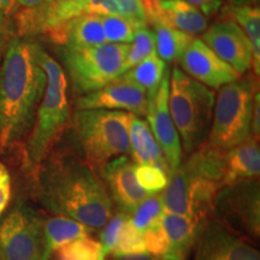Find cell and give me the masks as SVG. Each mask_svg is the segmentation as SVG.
Segmentation results:
<instances>
[{"label":"cell","instance_id":"cell-13","mask_svg":"<svg viewBox=\"0 0 260 260\" xmlns=\"http://www.w3.org/2000/svg\"><path fill=\"white\" fill-rule=\"evenodd\" d=\"M169 86L170 73L168 70L155 93L148 96L146 122L165 155L171 174L183 161V151L180 135L169 111Z\"/></svg>","mask_w":260,"mask_h":260},{"label":"cell","instance_id":"cell-21","mask_svg":"<svg viewBox=\"0 0 260 260\" xmlns=\"http://www.w3.org/2000/svg\"><path fill=\"white\" fill-rule=\"evenodd\" d=\"M161 224L170 241L164 260H189L201 223L181 214L164 212Z\"/></svg>","mask_w":260,"mask_h":260},{"label":"cell","instance_id":"cell-8","mask_svg":"<svg viewBox=\"0 0 260 260\" xmlns=\"http://www.w3.org/2000/svg\"><path fill=\"white\" fill-rule=\"evenodd\" d=\"M61 59L75 90L81 95L98 90L122 75L129 44L61 46Z\"/></svg>","mask_w":260,"mask_h":260},{"label":"cell","instance_id":"cell-35","mask_svg":"<svg viewBox=\"0 0 260 260\" xmlns=\"http://www.w3.org/2000/svg\"><path fill=\"white\" fill-rule=\"evenodd\" d=\"M186 2L197 6L206 16V18L213 17V16L218 14V11L223 4L222 0H186Z\"/></svg>","mask_w":260,"mask_h":260},{"label":"cell","instance_id":"cell-17","mask_svg":"<svg viewBox=\"0 0 260 260\" xmlns=\"http://www.w3.org/2000/svg\"><path fill=\"white\" fill-rule=\"evenodd\" d=\"M147 24H164L195 37L207 28V18L186 0H142Z\"/></svg>","mask_w":260,"mask_h":260},{"label":"cell","instance_id":"cell-43","mask_svg":"<svg viewBox=\"0 0 260 260\" xmlns=\"http://www.w3.org/2000/svg\"><path fill=\"white\" fill-rule=\"evenodd\" d=\"M64 2H70V0H64Z\"/></svg>","mask_w":260,"mask_h":260},{"label":"cell","instance_id":"cell-32","mask_svg":"<svg viewBox=\"0 0 260 260\" xmlns=\"http://www.w3.org/2000/svg\"><path fill=\"white\" fill-rule=\"evenodd\" d=\"M146 253L164 260L170 249V241L161 222L147 228L144 233Z\"/></svg>","mask_w":260,"mask_h":260},{"label":"cell","instance_id":"cell-2","mask_svg":"<svg viewBox=\"0 0 260 260\" xmlns=\"http://www.w3.org/2000/svg\"><path fill=\"white\" fill-rule=\"evenodd\" d=\"M46 87L39 45L11 37L0 64V152L27 139Z\"/></svg>","mask_w":260,"mask_h":260},{"label":"cell","instance_id":"cell-34","mask_svg":"<svg viewBox=\"0 0 260 260\" xmlns=\"http://www.w3.org/2000/svg\"><path fill=\"white\" fill-rule=\"evenodd\" d=\"M12 194L11 175L3 162H0V217L8 210Z\"/></svg>","mask_w":260,"mask_h":260},{"label":"cell","instance_id":"cell-7","mask_svg":"<svg viewBox=\"0 0 260 260\" xmlns=\"http://www.w3.org/2000/svg\"><path fill=\"white\" fill-rule=\"evenodd\" d=\"M258 79L252 74L220 87L214 100L207 144L226 152L252 136L253 107L255 94L259 92Z\"/></svg>","mask_w":260,"mask_h":260},{"label":"cell","instance_id":"cell-14","mask_svg":"<svg viewBox=\"0 0 260 260\" xmlns=\"http://www.w3.org/2000/svg\"><path fill=\"white\" fill-rule=\"evenodd\" d=\"M201 40L240 75L248 73L252 68L251 44L245 31L233 19L214 22L203 32Z\"/></svg>","mask_w":260,"mask_h":260},{"label":"cell","instance_id":"cell-42","mask_svg":"<svg viewBox=\"0 0 260 260\" xmlns=\"http://www.w3.org/2000/svg\"><path fill=\"white\" fill-rule=\"evenodd\" d=\"M10 38H11V35H6L5 38H3L2 40H0V64H2L3 57H4V52L6 50V46H8Z\"/></svg>","mask_w":260,"mask_h":260},{"label":"cell","instance_id":"cell-11","mask_svg":"<svg viewBox=\"0 0 260 260\" xmlns=\"http://www.w3.org/2000/svg\"><path fill=\"white\" fill-rule=\"evenodd\" d=\"M191 260H260V253L232 229L213 217L201 223Z\"/></svg>","mask_w":260,"mask_h":260},{"label":"cell","instance_id":"cell-18","mask_svg":"<svg viewBox=\"0 0 260 260\" xmlns=\"http://www.w3.org/2000/svg\"><path fill=\"white\" fill-rule=\"evenodd\" d=\"M58 46L88 47L106 44L99 15H83L67 22L47 35Z\"/></svg>","mask_w":260,"mask_h":260},{"label":"cell","instance_id":"cell-30","mask_svg":"<svg viewBox=\"0 0 260 260\" xmlns=\"http://www.w3.org/2000/svg\"><path fill=\"white\" fill-rule=\"evenodd\" d=\"M140 253H146L144 234L139 232L133 225L130 218H128L123 224L118 240H117V243L111 254L113 256H124L140 254Z\"/></svg>","mask_w":260,"mask_h":260},{"label":"cell","instance_id":"cell-12","mask_svg":"<svg viewBox=\"0 0 260 260\" xmlns=\"http://www.w3.org/2000/svg\"><path fill=\"white\" fill-rule=\"evenodd\" d=\"M93 109L124 111L144 118L148 109V95L142 87L122 74L103 88L81 95L75 103V110Z\"/></svg>","mask_w":260,"mask_h":260},{"label":"cell","instance_id":"cell-26","mask_svg":"<svg viewBox=\"0 0 260 260\" xmlns=\"http://www.w3.org/2000/svg\"><path fill=\"white\" fill-rule=\"evenodd\" d=\"M102 245L89 236L53 249L46 254V260H105Z\"/></svg>","mask_w":260,"mask_h":260},{"label":"cell","instance_id":"cell-15","mask_svg":"<svg viewBox=\"0 0 260 260\" xmlns=\"http://www.w3.org/2000/svg\"><path fill=\"white\" fill-rule=\"evenodd\" d=\"M180 69L211 89H219L241 77L201 39L194 38L178 60Z\"/></svg>","mask_w":260,"mask_h":260},{"label":"cell","instance_id":"cell-25","mask_svg":"<svg viewBox=\"0 0 260 260\" xmlns=\"http://www.w3.org/2000/svg\"><path fill=\"white\" fill-rule=\"evenodd\" d=\"M167 71V64L154 51L141 63L125 71L124 75L140 87H142L147 92V95L151 96L158 89Z\"/></svg>","mask_w":260,"mask_h":260},{"label":"cell","instance_id":"cell-9","mask_svg":"<svg viewBox=\"0 0 260 260\" xmlns=\"http://www.w3.org/2000/svg\"><path fill=\"white\" fill-rule=\"evenodd\" d=\"M211 217L249 242L260 239L259 178L225 184L213 200Z\"/></svg>","mask_w":260,"mask_h":260},{"label":"cell","instance_id":"cell-33","mask_svg":"<svg viewBox=\"0 0 260 260\" xmlns=\"http://www.w3.org/2000/svg\"><path fill=\"white\" fill-rule=\"evenodd\" d=\"M129 218L128 214L118 212L115 216H112L111 218L107 220V223L104 225L100 233V245H102L104 255L107 256L110 255L115 248L117 240H118L119 233L123 224L125 223V220Z\"/></svg>","mask_w":260,"mask_h":260},{"label":"cell","instance_id":"cell-28","mask_svg":"<svg viewBox=\"0 0 260 260\" xmlns=\"http://www.w3.org/2000/svg\"><path fill=\"white\" fill-rule=\"evenodd\" d=\"M155 51V39L154 34L147 27H141L136 29L133 41L129 44V50L126 53L122 67V74L134 68L135 65L141 63L149 54Z\"/></svg>","mask_w":260,"mask_h":260},{"label":"cell","instance_id":"cell-4","mask_svg":"<svg viewBox=\"0 0 260 260\" xmlns=\"http://www.w3.org/2000/svg\"><path fill=\"white\" fill-rule=\"evenodd\" d=\"M132 113L115 110H75L69 124L74 153L102 172L113 159L130 155Z\"/></svg>","mask_w":260,"mask_h":260},{"label":"cell","instance_id":"cell-27","mask_svg":"<svg viewBox=\"0 0 260 260\" xmlns=\"http://www.w3.org/2000/svg\"><path fill=\"white\" fill-rule=\"evenodd\" d=\"M164 212L161 193L153 194L148 195L145 200H142L134 212L130 214L129 218L139 232L144 233L147 228L161 222Z\"/></svg>","mask_w":260,"mask_h":260},{"label":"cell","instance_id":"cell-10","mask_svg":"<svg viewBox=\"0 0 260 260\" xmlns=\"http://www.w3.org/2000/svg\"><path fill=\"white\" fill-rule=\"evenodd\" d=\"M44 217L19 204L0 222V260H46Z\"/></svg>","mask_w":260,"mask_h":260},{"label":"cell","instance_id":"cell-6","mask_svg":"<svg viewBox=\"0 0 260 260\" xmlns=\"http://www.w3.org/2000/svg\"><path fill=\"white\" fill-rule=\"evenodd\" d=\"M216 93L174 68L169 86V111L180 135L182 151L188 155L204 145L212 122Z\"/></svg>","mask_w":260,"mask_h":260},{"label":"cell","instance_id":"cell-39","mask_svg":"<svg viewBox=\"0 0 260 260\" xmlns=\"http://www.w3.org/2000/svg\"><path fill=\"white\" fill-rule=\"evenodd\" d=\"M16 10V0H0V11L6 16L14 15Z\"/></svg>","mask_w":260,"mask_h":260},{"label":"cell","instance_id":"cell-19","mask_svg":"<svg viewBox=\"0 0 260 260\" xmlns=\"http://www.w3.org/2000/svg\"><path fill=\"white\" fill-rule=\"evenodd\" d=\"M260 175L259 139H248L225 152V172L224 186L239 181L254 180Z\"/></svg>","mask_w":260,"mask_h":260},{"label":"cell","instance_id":"cell-1","mask_svg":"<svg viewBox=\"0 0 260 260\" xmlns=\"http://www.w3.org/2000/svg\"><path fill=\"white\" fill-rule=\"evenodd\" d=\"M37 198L54 216L100 230L112 217L113 203L95 170L73 151L48 154L37 168Z\"/></svg>","mask_w":260,"mask_h":260},{"label":"cell","instance_id":"cell-40","mask_svg":"<svg viewBox=\"0 0 260 260\" xmlns=\"http://www.w3.org/2000/svg\"><path fill=\"white\" fill-rule=\"evenodd\" d=\"M6 35H10L8 16L0 11V40H2L3 38H5Z\"/></svg>","mask_w":260,"mask_h":260},{"label":"cell","instance_id":"cell-36","mask_svg":"<svg viewBox=\"0 0 260 260\" xmlns=\"http://www.w3.org/2000/svg\"><path fill=\"white\" fill-rule=\"evenodd\" d=\"M53 3L54 0H16V10H40L48 8Z\"/></svg>","mask_w":260,"mask_h":260},{"label":"cell","instance_id":"cell-22","mask_svg":"<svg viewBox=\"0 0 260 260\" xmlns=\"http://www.w3.org/2000/svg\"><path fill=\"white\" fill-rule=\"evenodd\" d=\"M90 233H93L92 229L75 219L64 216L50 217L44 222L46 254L75 240L89 236Z\"/></svg>","mask_w":260,"mask_h":260},{"label":"cell","instance_id":"cell-41","mask_svg":"<svg viewBox=\"0 0 260 260\" xmlns=\"http://www.w3.org/2000/svg\"><path fill=\"white\" fill-rule=\"evenodd\" d=\"M229 6H242V5H258L259 0H225Z\"/></svg>","mask_w":260,"mask_h":260},{"label":"cell","instance_id":"cell-20","mask_svg":"<svg viewBox=\"0 0 260 260\" xmlns=\"http://www.w3.org/2000/svg\"><path fill=\"white\" fill-rule=\"evenodd\" d=\"M130 155L135 164L154 165L170 175L168 161L149 129L148 123L142 117L132 115L129 128Z\"/></svg>","mask_w":260,"mask_h":260},{"label":"cell","instance_id":"cell-37","mask_svg":"<svg viewBox=\"0 0 260 260\" xmlns=\"http://www.w3.org/2000/svg\"><path fill=\"white\" fill-rule=\"evenodd\" d=\"M251 133H252V136H255V138L259 139V134H260V94L259 92L255 94L254 107H253Z\"/></svg>","mask_w":260,"mask_h":260},{"label":"cell","instance_id":"cell-23","mask_svg":"<svg viewBox=\"0 0 260 260\" xmlns=\"http://www.w3.org/2000/svg\"><path fill=\"white\" fill-rule=\"evenodd\" d=\"M230 16L236 21L248 38L252 47L253 74H260V10L258 5L228 6Z\"/></svg>","mask_w":260,"mask_h":260},{"label":"cell","instance_id":"cell-29","mask_svg":"<svg viewBox=\"0 0 260 260\" xmlns=\"http://www.w3.org/2000/svg\"><path fill=\"white\" fill-rule=\"evenodd\" d=\"M104 34L110 44H130L134 38L136 29H139L128 19L112 15H99Z\"/></svg>","mask_w":260,"mask_h":260},{"label":"cell","instance_id":"cell-38","mask_svg":"<svg viewBox=\"0 0 260 260\" xmlns=\"http://www.w3.org/2000/svg\"><path fill=\"white\" fill-rule=\"evenodd\" d=\"M112 260H162L158 256H154L148 253H140V254H132L124 256H113Z\"/></svg>","mask_w":260,"mask_h":260},{"label":"cell","instance_id":"cell-31","mask_svg":"<svg viewBox=\"0 0 260 260\" xmlns=\"http://www.w3.org/2000/svg\"><path fill=\"white\" fill-rule=\"evenodd\" d=\"M135 176L140 187L148 195L162 193L169 182L168 172L154 165L136 164Z\"/></svg>","mask_w":260,"mask_h":260},{"label":"cell","instance_id":"cell-24","mask_svg":"<svg viewBox=\"0 0 260 260\" xmlns=\"http://www.w3.org/2000/svg\"><path fill=\"white\" fill-rule=\"evenodd\" d=\"M155 39V52L165 63L178 61L195 37L169 25L152 24Z\"/></svg>","mask_w":260,"mask_h":260},{"label":"cell","instance_id":"cell-3","mask_svg":"<svg viewBox=\"0 0 260 260\" xmlns=\"http://www.w3.org/2000/svg\"><path fill=\"white\" fill-rule=\"evenodd\" d=\"M225 151L205 142L169 175L161 198L165 212L203 223L212 212L213 200L224 186Z\"/></svg>","mask_w":260,"mask_h":260},{"label":"cell","instance_id":"cell-5","mask_svg":"<svg viewBox=\"0 0 260 260\" xmlns=\"http://www.w3.org/2000/svg\"><path fill=\"white\" fill-rule=\"evenodd\" d=\"M39 59L46 74V87L25 144V165L30 170H37L51 153L71 117L69 84L63 67L40 45Z\"/></svg>","mask_w":260,"mask_h":260},{"label":"cell","instance_id":"cell-16","mask_svg":"<svg viewBox=\"0 0 260 260\" xmlns=\"http://www.w3.org/2000/svg\"><path fill=\"white\" fill-rule=\"evenodd\" d=\"M135 165L130 155H122L107 162L100 172L112 203L117 205L119 212L128 216L148 197L136 181Z\"/></svg>","mask_w":260,"mask_h":260}]
</instances>
